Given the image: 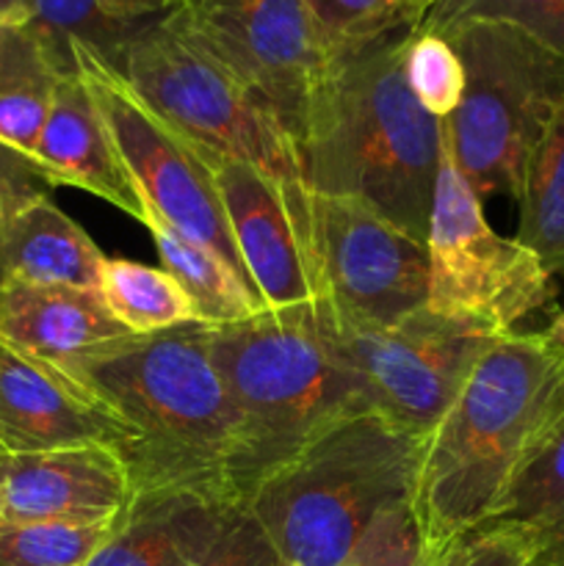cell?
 Here are the masks:
<instances>
[{
	"instance_id": "obj_34",
	"label": "cell",
	"mask_w": 564,
	"mask_h": 566,
	"mask_svg": "<svg viewBox=\"0 0 564 566\" xmlns=\"http://www.w3.org/2000/svg\"><path fill=\"white\" fill-rule=\"evenodd\" d=\"M105 6V11H111L119 20L130 22H144L153 20V17L166 14L177 0H100Z\"/></svg>"
},
{
	"instance_id": "obj_23",
	"label": "cell",
	"mask_w": 564,
	"mask_h": 566,
	"mask_svg": "<svg viewBox=\"0 0 564 566\" xmlns=\"http://www.w3.org/2000/svg\"><path fill=\"white\" fill-rule=\"evenodd\" d=\"M97 296L133 335H155L197 321L191 298L169 271L133 260L103 258Z\"/></svg>"
},
{
	"instance_id": "obj_24",
	"label": "cell",
	"mask_w": 564,
	"mask_h": 566,
	"mask_svg": "<svg viewBox=\"0 0 564 566\" xmlns=\"http://www.w3.org/2000/svg\"><path fill=\"white\" fill-rule=\"evenodd\" d=\"M492 523L514 525L534 542L540 566H564V426L523 470Z\"/></svg>"
},
{
	"instance_id": "obj_1",
	"label": "cell",
	"mask_w": 564,
	"mask_h": 566,
	"mask_svg": "<svg viewBox=\"0 0 564 566\" xmlns=\"http://www.w3.org/2000/svg\"><path fill=\"white\" fill-rule=\"evenodd\" d=\"M564 426V332L492 340L426 437L412 509L437 556L501 514L523 470Z\"/></svg>"
},
{
	"instance_id": "obj_9",
	"label": "cell",
	"mask_w": 564,
	"mask_h": 566,
	"mask_svg": "<svg viewBox=\"0 0 564 566\" xmlns=\"http://www.w3.org/2000/svg\"><path fill=\"white\" fill-rule=\"evenodd\" d=\"M337 357L363 381L376 415L429 437L498 332L442 318L429 307L396 324H346L315 302Z\"/></svg>"
},
{
	"instance_id": "obj_22",
	"label": "cell",
	"mask_w": 564,
	"mask_h": 566,
	"mask_svg": "<svg viewBox=\"0 0 564 566\" xmlns=\"http://www.w3.org/2000/svg\"><path fill=\"white\" fill-rule=\"evenodd\" d=\"M28 25L42 42L55 72L70 77L77 75V50H86L119 70L127 42L142 22L119 20L105 11L100 0H33Z\"/></svg>"
},
{
	"instance_id": "obj_15",
	"label": "cell",
	"mask_w": 564,
	"mask_h": 566,
	"mask_svg": "<svg viewBox=\"0 0 564 566\" xmlns=\"http://www.w3.org/2000/svg\"><path fill=\"white\" fill-rule=\"evenodd\" d=\"M130 497L127 470L111 448L0 451V531L42 523H105L119 517Z\"/></svg>"
},
{
	"instance_id": "obj_12",
	"label": "cell",
	"mask_w": 564,
	"mask_h": 566,
	"mask_svg": "<svg viewBox=\"0 0 564 566\" xmlns=\"http://www.w3.org/2000/svg\"><path fill=\"white\" fill-rule=\"evenodd\" d=\"M321 302L346 324H396L426 307L429 254L368 205L313 193Z\"/></svg>"
},
{
	"instance_id": "obj_17",
	"label": "cell",
	"mask_w": 564,
	"mask_h": 566,
	"mask_svg": "<svg viewBox=\"0 0 564 566\" xmlns=\"http://www.w3.org/2000/svg\"><path fill=\"white\" fill-rule=\"evenodd\" d=\"M33 158L53 186L83 188L142 224L147 219L142 191L81 75L61 77L55 86Z\"/></svg>"
},
{
	"instance_id": "obj_7",
	"label": "cell",
	"mask_w": 564,
	"mask_h": 566,
	"mask_svg": "<svg viewBox=\"0 0 564 566\" xmlns=\"http://www.w3.org/2000/svg\"><path fill=\"white\" fill-rule=\"evenodd\" d=\"M116 72L160 119L205 153L243 160L280 182H304L296 138L285 122L164 17L144 20L133 31Z\"/></svg>"
},
{
	"instance_id": "obj_2",
	"label": "cell",
	"mask_w": 564,
	"mask_h": 566,
	"mask_svg": "<svg viewBox=\"0 0 564 566\" xmlns=\"http://www.w3.org/2000/svg\"><path fill=\"white\" fill-rule=\"evenodd\" d=\"M407 36L326 61L304 103L296 147L310 191L357 199L426 243L442 119L409 92Z\"/></svg>"
},
{
	"instance_id": "obj_16",
	"label": "cell",
	"mask_w": 564,
	"mask_h": 566,
	"mask_svg": "<svg viewBox=\"0 0 564 566\" xmlns=\"http://www.w3.org/2000/svg\"><path fill=\"white\" fill-rule=\"evenodd\" d=\"M247 506L197 490L133 492L86 566H199Z\"/></svg>"
},
{
	"instance_id": "obj_37",
	"label": "cell",
	"mask_w": 564,
	"mask_h": 566,
	"mask_svg": "<svg viewBox=\"0 0 564 566\" xmlns=\"http://www.w3.org/2000/svg\"><path fill=\"white\" fill-rule=\"evenodd\" d=\"M531 566H540V564H531Z\"/></svg>"
},
{
	"instance_id": "obj_18",
	"label": "cell",
	"mask_w": 564,
	"mask_h": 566,
	"mask_svg": "<svg viewBox=\"0 0 564 566\" xmlns=\"http://www.w3.org/2000/svg\"><path fill=\"white\" fill-rule=\"evenodd\" d=\"M127 335L97 291L0 287V340L59 370Z\"/></svg>"
},
{
	"instance_id": "obj_28",
	"label": "cell",
	"mask_w": 564,
	"mask_h": 566,
	"mask_svg": "<svg viewBox=\"0 0 564 566\" xmlns=\"http://www.w3.org/2000/svg\"><path fill=\"white\" fill-rule=\"evenodd\" d=\"M404 77L420 108L435 119H448L464 94V66L442 33L415 25L404 50Z\"/></svg>"
},
{
	"instance_id": "obj_8",
	"label": "cell",
	"mask_w": 564,
	"mask_h": 566,
	"mask_svg": "<svg viewBox=\"0 0 564 566\" xmlns=\"http://www.w3.org/2000/svg\"><path fill=\"white\" fill-rule=\"evenodd\" d=\"M429 293L426 307L442 318L464 321L509 335L556 296L553 276L518 238L498 235L484 219L481 199L459 171L442 138L440 171L431 197Z\"/></svg>"
},
{
	"instance_id": "obj_4",
	"label": "cell",
	"mask_w": 564,
	"mask_h": 566,
	"mask_svg": "<svg viewBox=\"0 0 564 566\" xmlns=\"http://www.w3.org/2000/svg\"><path fill=\"white\" fill-rule=\"evenodd\" d=\"M210 354L236 415V492L243 506L265 475L310 442L374 412L315 304L260 310L238 324L213 326Z\"/></svg>"
},
{
	"instance_id": "obj_11",
	"label": "cell",
	"mask_w": 564,
	"mask_h": 566,
	"mask_svg": "<svg viewBox=\"0 0 564 566\" xmlns=\"http://www.w3.org/2000/svg\"><path fill=\"white\" fill-rule=\"evenodd\" d=\"M160 17L274 111L296 138L304 103L326 66L304 0H177Z\"/></svg>"
},
{
	"instance_id": "obj_36",
	"label": "cell",
	"mask_w": 564,
	"mask_h": 566,
	"mask_svg": "<svg viewBox=\"0 0 564 566\" xmlns=\"http://www.w3.org/2000/svg\"><path fill=\"white\" fill-rule=\"evenodd\" d=\"M420 3H424L426 9H431V6H437V3H440V0H420Z\"/></svg>"
},
{
	"instance_id": "obj_21",
	"label": "cell",
	"mask_w": 564,
	"mask_h": 566,
	"mask_svg": "<svg viewBox=\"0 0 564 566\" xmlns=\"http://www.w3.org/2000/svg\"><path fill=\"white\" fill-rule=\"evenodd\" d=\"M59 81L28 22L0 25V142L33 155Z\"/></svg>"
},
{
	"instance_id": "obj_6",
	"label": "cell",
	"mask_w": 564,
	"mask_h": 566,
	"mask_svg": "<svg viewBox=\"0 0 564 566\" xmlns=\"http://www.w3.org/2000/svg\"><path fill=\"white\" fill-rule=\"evenodd\" d=\"M437 33L464 66L462 103L442 119V138L481 202L495 193L518 202L536 149L564 114V61L506 22L464 20Z\"/></svg>"
},
{
	"instance_id": "obj_13",
	"label": "cell",
	"mask_w": 564,
	"mask_h": 566,
	"mask_svg": "<svg viewBox=\"0 0 564 566\" xmlns=\"http://www.w3.org/2000/svg\"><path fill=\"white\" fill-rule=\"evenodd\" d=\"M208 155L230 235L265 310L321 302L313 191L280 182L243 160Z\"/></svg>"
},
{
	"instance_id": "obj_33",
	"label": "cell",
	"mask_w": 564,
	"mask_h": 566,
	"mask_svg": "<svg viewBox=\"0 0 564 566\" xmlns=\"http://www.w3.org/2000/svg\"><path fill=\"white\" fill-rule=\"evenodd\" d=\"M199 566H282V562L254 514L243 509Z\"/></svg>"
},
{
	"instance_id": "obj_26",
	"label": "cell",
	"mask_w": 564,
	"mask_h": 566,
	"mask_svg": "<svg viewBox=\"0 0 564 566\" xmlns=\"http://www.w3.org/2000/svg\"><path fill=\"white\" fill-rule=\"evenodd\" d=\"M321 59L359 53L396 33L412 31L426 17L420 0H304Z\"/></svg>"
},
{
	"instance_id": "obj_31",
	"label": "cell",
	"mask_w": 564,
	"mask_h": 566,
	"mask_svg": "<svg viewBox=\"0 0 564 566\" xmlns=\"http://www.w3.org/2000/svg\"><path fill=\"white\" fill-rule=\"evenodd\" d=\"M536 558L534 542L514 525L490 523L462 536L437 566H531Z\"/></svg>"
},
{
	"instance_id": "obj_29",
	"label": "cell",
	"mask_w": 564,
	"mask_h": 566,
	"mask_svg": "<svg viewBox=\"0 0 564 566\" xmlns=\"http://www.w3.org/2000/svg\"><path fill=\"white\" fill-rule=\"evenodd\" d=\"M464 20H492L520 28L564 61V0H440L420 25L440 28Z\"/></svg>"
},
{
	"instance_id": "obj_3",
	"label": "cell",
	"mask_w": 564,
	"mask_h": 566,
	"mask_svg": "<svg viewBox=\"0 0 564 566\" xmlns=\"http://www.w3.org/2000/svg\"><path fill=\"white\" fill-rule=\"evenodd\" d=\"M208 324L127 335L64 374L133 434L119 453L133 492H236L238 426L210 354ZM243 506V503H241Z\"/></svg>"
},
{
	"instance_id": "obj_14",
	"label": "cell",
	"mask_w": 564,
	"mask_h": 566,
	"mask_svg": "<svg viewBox=\"0 0 564 566\" xmlns=\"http://www.w3.org/2000/svg\"><path fill=\"white\" fill-rule=\"evenodd\" d=\"M130 440V431L64 370L0 340V451L111 448L119 457Z\"/></svg>"
},
{
	"instance_id": "obj_19",
	"label": "cell",
	"mask_w": 564,
	"mask_h": 566,
	"mask_svg": "<svg viewBox=\"0 0 564 566\" xmlns=\"http://www.w3.org/2000/svg\"><path fill=\"white\" fill-rule=\"evenodd\" d=\"M105 254L50 197L36 199L0 232V287L97 291Z\"/></svg>"
},
{
	"instance_id": "obj_25",
	"label": "cell",
	"mask_w": 564,
	"mask_h": 566,
	"mask_svg": "<svg viewBox=\"0 0 564 566\" xmlns=\"http://www.w3.org/2000/svg\"><path fill=\"white\" fill-rule=\"evenodd\" d=\"M518 208V241L547 274L564 276V114L531 160Z\"/></svg>"
},
{
	"instance_id": "obj_30",
	"label": "cell",
	"mask_w": 564,
	"mask_h": 566,
	"mask_svg": "<svg viewBox=\"0 0 564 566\" xmlns=\"http://www.w3.org/2000/svg\"><path fill=\"white\" fill-rule=\"evenodd\" d=\"M440 556L426 542L412 501L387 509L370 523L341 566H437Z\"/></svg>"
},
{
	"instance_id": "obj_35",
	"label": "cell",
	"mask_w": 564,
	"mask_h": 566,
	"mask_svg": "<svg viewBox=\"0 0 564 566\" xmlns=\"http://www.w3.org/2000/svg\"><path fill=\"white\" fill-rule=\"evenodd\" d=\"M33 14V0H0V25H20Z\"/></svg>"
},
{
	"instance_id": "obj_32",
	"label": "cell",
	"mask_w": 564,
	"mask_h": 566,
	"mask_svg": "<svg viewBox=\"0 0 564 566\" xmlns=\"http://www.w3.org/2000/svg\"><path fill=\"white\" fill-rule=\"evenodd\" d=\"M50 188L53 182L33 155L0 142V232L28 205L50 197Z\"/></svg>"
},
{
	"instance_id": "obj_10",
	"label": "cell",
	"mask_w": 564,
	"mask_h": 566,
	"mask_svg": "<svg viewBox=\"0 0 564 566\" xmlns=\"http://www.w3.org/2000/svg\"><path fill=\"white\" fill-rule=\"evenodd\" d=\"M75 64L108 125L119 158L142 191L147 213L213 249L247 280L205 149L160 119L103 59L77 50Z\"/></svg>"
},
{
	"instance_id": "obj_20",
	"label": "cell",
	"mask_w": 564,
	"mask_h": 566,
	"mask_svg": "<svg viewBox=\"0 0 564 566\" xmlns=\"http://www.w3.org/2000/svg\"><path fill=\"white\" fill-rule=\"evenodd\" d=\"M144 227L153 232L164 271H169L191 298L199 324H238L265 310L252 285L213 249L186 238L155 213H147Z\"/></svg>"
},
{
	"instance_id": "obj_27",
	"label": "cell",
	"mask_w": 564,
	"mask_h": 566,
	"mask_svg": "<svg viewBox=\"0 0 564 566\" xmlns=\"http://www.w3.org/2000/svg\"><path fill=\"white\" fill-rule=\"evenodd\" d=\"M116 520L42 523L0 531V566H86L111 536Z\"/></svg>"
},
{
	"instance_id": "obj_5",
	"label": "cell",
	"mask_w": 564,
	"mask_h": 566,
	"mask_svg": "<svg viewBox=\"0 0 564 566\" xmlns=\"http://www.w3.org/2000/svg\"><path fill=\"white\" fill-rule=\"evenodd\" d=\"M424 448L426 437L357 415L265 475L247 509L282 566H341L382 512L412 501Z\"/></svg>"
}]
</instances>
